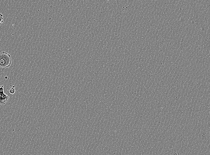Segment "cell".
I'll return each mask as SVG.
<instances>
[{"label": "cell", "mask_w": 210, "mask_h": 155, "mask_svg": "<svg viewBox=\"0 0 210 155\" xmlns=\"http://www.w3.org/2000/svg\"><path fill=\"white\" fill-rule=\"evenodd\" d=\"M12 61L11 55L7 53L3 52L0 54V68L9 67L12 64Z\"/></svg>", "instance_id": "cell-1"}, {"label": "cell", "mask_w": 210, "mask_h": 155, "mask_svg": "<svg viewBox=\"0 0 210 155\" xmlns=\"http://www.w3.org/2000/svg\"><path fill=\"white\" fill-rule=\"evenodd\" d=\"M9 97L7 94H0V104L5 105L8 101Z\"/></svg>", "instance_id": "cell-2"}, {"label": "cell", "mask_w": 210, "mask_h": 155, "mask_svg": "<svg viewBox=\"0 0 210 155\" xmlns=\"http://www.w3.org/2000/svg\"><path fill=\"white\" fill-rule=\"evenodd\" d=\"M3 15L0 13V25H1L4 23Z\"/></svg>", "instance_id": "cell-3"}, {"label": "cell", "mask_w": 210, "mask_h": 155, "mask_svg": "<svg viewBox=\"0 0 210 155\" xmlns=\"http://www.w3.org/2000/svg\"><path fill=\"white\" fill-rule=\"evenodd\" d=\"M4 93V86H1L0 87V94H3Z\"/></svg>", "instance_id": "cell-4"}, {"label": "cell", "mask_w": 210, "mask_h": 155, "mask_svg": "<svg viewBox=\"0 0 210 155\" xmlns=\"http://www.w3.org/2000/svg\"><path fill=\"white\" fill-rule=\"evenodd\" d=\"M9 92L10 94H13L15 92V88L12 87L9 90Z\"/></svg>", "instance_id": "cell-5"}, {"label": "cell", "mask_w": 210, "mask_h": 155, "mask_svg": "<svg viewBox=\"0 0 210 155\" xmlns=\"http://www.w3.org/2000/svg\"><path fill=\"white\" fill-rule=\"evenodd\" d=\"M5 78L6 79H8V77L7 76H6L5 77Z\"/></svg>", "instance_id": "cell-6"}, {"label": "cell", "mask_w": 210, "mask_h": 155, "mask_svg": "<svg viewBox=\"0 0 210 155\" xmlns=\"http://www.w3.org/2000/svg\"><path fill=\"white\" fill-rule=\"evenodd\" d=\"M13 87V88H15V86H13V87Z\"/></svg>", "instance_id": "cell-7"}]
</instances>
